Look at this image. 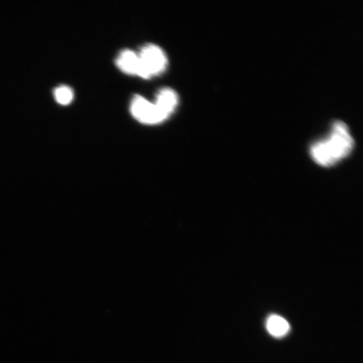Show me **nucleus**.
Listing matches in <instances>:
<instances>
[{"label":"nucleus","instance_id":"nucleus-1","mask_svg":"<svg viewBox=\"0 0 363 363\" xmlns=\"http://www.w3.org/2000/svg\"><path fill=\"white\" fill-rule=\"evenodd\" d=\"M353 147L354 140L348 126L344 122L337 121L328 139L312 145L311 155L317 164L330 167L347 157Z\"/></svg>","mask_w":363,"mask_h":363},{"label":"nucleus","instance_id":"nucleus-2","mask_svg":"<svg viewBox=\"0 0 363 363\" xmlns=\"http://www.w3.org/2000/svg\"><path fill=\"white\" fill-rule=\"evenodd\" d=\"M140 70L138 76L144 79L162 74L167 67V57L161 48L157 45L147 44L138 53Z\"/></svg>","mask_w":363,"mask_h":363},{"label":"nucleus","instance_id":"nucleus-3","mask_svg":"<svg viewBox=\"0 0 363 363\" xmlns=\"http://www.w3.org/2000/svg\"><path fill=\"white\" fill-rule=\"evenodd\" d=\"M130 111L135 120L146 125L162 123L169 118L159 110L155 104L149 102L140 95H135L131 101Z\"/></svg>","mask_w":363,"mask_h":363},{"label":"nucleus","instance_id":"nucleus-4","mask_svg":"<svg viewBox=\"0 0 363 363\" xmlns=\"http://www.w3.org/2000/svg\"><path fill=\"white\" fill-rule=\"evenodd\" d=\"M116 65L126 74L138 76L140 70L138 53L128 49L123 50L116 58Z\"/></svg>","mask_w":363,"mask_h":363},{"label":"nucleus","instance_id":"nucleus-5","mask_svg":"<svg viewBox=\"0 0 363 363\" xmlns=\"http://www.w3.org/2000/svg\"><path fill=\"white\" fill-rule=\"evenodd\" d=\"M179 104V96L175 91L170 88L162 89L157 94L156 106L159 110L169 117Z\"/></svg>","mask_w":363,"mask_h":363},{"label":"nucleus","instance_id":"nucleus-6","mask_svg":"<svg viewBox=\"0 0 363 363\" xmlns=\"http://www.w3.org/2000/svg\"><path fill=\"white\" fill-rule=\"evenodd\" d=\"M267 330L274 337H283L289 333L290 325L284 318L271 315L267 320Z\"/></svg>","mask_w":363,"mask_h":363},{"label":"nucleus","instance_id":"nucleus-7","mask_svg":"<svg viewBox=\"0 0 363 363\" xmlns=\"http://www.w3.org/2000/svg\"><path fill=\"white\" fill-rule=\"evenodd\" d=\"M54 96H55L57 103L62 104V106H67L74 99V91L67 86H59L54 91Z\"/></svg>","mask_w":363,"mask_h":363}]
</instances>
